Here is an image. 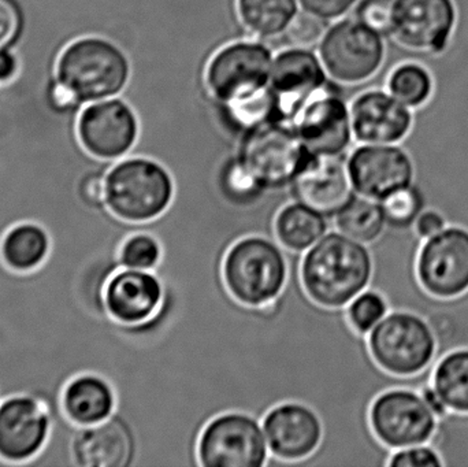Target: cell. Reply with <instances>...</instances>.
Segmentation results:
<instances>
[{"label":"cell","mask_w":468,"mask_h":467,"mask_svg":"<svg viewBox=\"0 0 468 467\" xmlns=\"http://www.w3.org/2000/svg\"><path fill=\"white\" fill-rule=\"evenodd\" d=\"M236 10L247 32L267 40L283 36L300 5L299 0H236Z\"/></svg>","instance_id":"obj_25"},{"label":"cell","mask_w":468,"mask_h":467,"mask_svg":"<svg viewBox=\"0 0 468 467\" xmlns=\"http://www.w3.org/2000/svg\"><path fill=\"white\" fill-rule=\"evenodd\" d=\"M354 139L362 144H399L412 129L411 109L388 90L360 93L351 106Z\"/></svg>","instance_id":"obj_21"},{"label":"cell","mask_w":468,"mask_h":467,"mask_svg":"<svg viewBox=\"0 0 468 467\" xmlns=\"http://www.w3.org/2000/svg\"><path fill=\"white\" fill-rule=\"evenodd\" d=\"M270 450L267 466H299L315 454L324 440V422L305 403L282 402L261 419Z\"/></svg>","instance_id":"obj_13"},{"label":"cell","mask_w":468,"mask_h":467,"mask_svg":"<svg viewBox=\"0 0 468 467\" xmlns=\"http://www.w3.org/2000/svg\"><path fill=\"white\" fill-rule=\"evenodd\" d=\"M373 274L370 247L338 230L327 232L303 254L300 262L305 293L324 309H346L370 288Z\"/></svg>","instance_id":"obj_2"},{"label":"cell","mask_w":468,"mask_h":467,"mask_svg":"<svg viewBox=\"0 0 468 467\" xmlns=\"http://www.w3.org/2000/svg\"><path fill=\"white\" fill-rule=\"evenodd\" d=\"M294 202L303 203L335 218L355 196L348 170V155H313L289 186Z\"/></svg>","instance_id":"obj_17"},{"label":"cell","mask_w":468,"mask_h":467,"mask_svg":"<svg viewBox=\"0 0 468 467\" xmlns=\"http://www.w3.org/2000/svg\"><path fill=\"white\" fill-rule=\"evenodd\" d=\"M433 90L431 71L418 63L398 66L388 79V90L410 109H418L428 103Z\"/></svg>","instance_id":"obj_29"},{"label":"cell","mask_w":468,"mask_h":467,"mask_svg":"<svg viewBox=\"0 0 468 467\" xmlns=\"http://www.w3.org/2000/svg\"><path fill=\"white\" fill-rule=\"evenodd\" d=\"M388 467H445L441 455L431 444L396 450Z\"/></svg>","instance_id":"obj_35"},{"label":"cell","mask_w":468,"mask_h":467,"mask_svg":"<svg viewBox=\"0 0 468 467\" xmlns=\"http://www.w3.org/2000/svg\"><path fill=\"white\" fill-rule=\"evenodd\" d=\"M388 228L399 232L414 229L418 217L426 210V200L422 191L415 186H406L393 192L381 200Z\"/></svg>","instance_id":"obj_30"},{"label":"cell","mask_w":468,"mask_h":467,"mask_svg":"<svg viewBox=\"0 0 468 467\" xmlns=\"http://www.w3.org/2000/svg\"><path fill=\"white\" fill-rule=\"evenodd\" d=\"M49 251L46 230L35 224H21L5 233L2 258L11 271H29L38 268Z\"/></svg>","instance_id":"obj_28"},{"label":"cell","mask_w":468,"mask_h":467,"mask_svg":"<svg viewBox=\"0 0 468 467\" xmlns=\"http://www.w3.org/2000/svg\"><path fill=\"white\" fill-rule=\"evenodd\" d=\"M51 428L48 405L30 395L8 398L0 405V458L27 462L46 444Z\"/></svg>","instance_id":"obj_19"},{"label":"cell","mask_w":468,"mask_h":467,"mask_svg":"<svg viewBox=\"0 0 468 467\" xmlns=\"http://www.w3.org/2000/svg\"><path fill=\"white\" fill-rule=\"evenodd\" d=\"M374 436L388 449L431 444L439 428V417L420 391L392 388L381 392L368 413Z\"/></svg>","instance_id":"obj_10"},{"label":"cell","mask_w":468,"mask_h":467,"mask_svg":"<svg viewBox=\"0 0 468 467\" xmlns=\"http://www.w3.org/2000/svg\"><path fill=\"white\" fill-rule=\"evenodd\" d=\"M175 195L172 172L150 156H125L106 173L107 210L121 221H154L169 210Z\"/></svg>","instance_id":"obj_4"},{"label":"cell","mask_w":468,"mask_h":467,"mask_svg":"<svg viewBox=\"0 0 468 467\" xmlns=\"http://www.w3.org/2000/svg\"><path fill=\"white\" fill-rule=\"evenodd\" d=\"M81 147L99 161H120L136 147L140 122L133 107L121 98L87 104L77 120Z\"/></svg>","instance_id":"obj_11"},{"label":"cell","mask_w":468,"mask_h":467,"mask_svg":"<svg viewBox=\"0 0 468 467\" xmlns=\"http://www.w3.org/2000/svg\"><path fill=\"white\" fill-rule=\"evenodd\" d=\"M19 73V59L13 49H0V85L10 84Z\"/></svg>","instance_id":"obj_40"},{"label":"cell","mask_w":468,"mask_h":467,"mask_svg":"<svg viewBox=\"0 0 468 467\" xmlns=\"http://www.w3.org/2000/svg\"><path fill=\"white\" fill-rule=\"evenodd\" d=\"M292 254L277 239L245 236L225 255L222 276L230 295L241 304L264 307L277 301L291 277Z\"/></svg>","instance_id":"obj_3"},{"label":"cell","mask_w":468,"mask_h":467,"mask_svg":"<svg viewBox=\"0 0 468 467\" xmlns=\"http://www.w3.org/2000/svg\"><path fill=\"white\" fill-rule=\"evenodd\" d=\"M346 310L352 328L363 336H367L390 312L384 295L371 288L357 295Z\"/></svg>","instance_id":"obj_32"},{"label":"cell","mask_w":468,"mask_h":467,"mask_svg":"<svg viewBox=\"0 0 468 467\" xmlns=\"http://www.w3.org/2000/svg\"><path fill=\"white\" fill-rule=\"evenodd\" d=\"M270 457L261 421L244 411L214 417L197 441L200 467H264Z\"/></svg>","instance_id":"obj_9"},{"label":"cell","mask_w":468,"mask_h":467,"mask_svg":"<svg viewBox=\"0 0 468 467\" xmlns=\"http://www.w3.org/2000/svg\"><path fill=\"white\" fill-rule=\"evenodd\" d=\"M417 276L426 292L452 299L468 291V230L448 225L426 239L417 260Z\"/></svg>","instance_id":"obj_14"},{"label":"cell","mask_w":468,"mask_h":467,"mask_svg":"<svg viewBox=\"0 0 468 467\" xmlns=\"http://www.w3.org/2000/svg\"><path fill=\"white\" fill-rule=\"evenodd\" d=\"M327 77L335 84L357 85L373 79L385 62L384 36L356 18L330 24L318 47Z\"/></svg>","instance_id":"obj_7"},{"label":"cell","mask_w":468,"mask_h":467,"mask_svg":"<svg viewBox=\"0 0 468 467\" xmlns=\"http://www.w3.org/2000/svg\"><path fill=\"white\" fill-rule=\"evenodd\" d=\"M396 0H359L355 18L385 38L392 37Z\"/></svg>","instance_id":"obj_34"},{"label":"cell","mask_w":468,"mask_h":467,"mask_svg":"<svg viewBox=\"0 0 468 467\" xmlns=\"http://www.w3.org/2000/svg\"><path fill=\"white\" fill-rule=\"evenodd\" d=\"M338 232L360 243H376L388 229L387 217L378 200L355 194L346 207L333 218Z\"/></svg>","instance_id":"obj_27"},{"label":"cell","mask_w":468,"mask_h":467,"mask_svg":"<svg viewBox=\"0 0 468 467\" xmlns=\"http://www.w3.org/2000/svg\"><path fill=\"white\" fill-rule=\"evenodd\" d=\"M330 219L300 202L286 203L275 217L278 243L291 252L304 254L329 232Z\"/></svg>","instance_id":"obj_24"},{"label":"cell","mask_w":468,"mask_h":467,"mask_svg":"<svg viewBox=\"0 0 468 467\" xmlns=\"http://www.w3.org/2000/svg\"><path fill=\"white\" fill-rule=\"evenodd\" d=\"M330 22L305 10H299L293 21L283 33L291 47L313 49L319 47Z\"/></svg>","instance_id":"obj_33"},{"label":"cell","mask_w":468,"mask_h":467,"mask_svg":"<svg viewBox=\"0 0 468 467\" xmlns=\"http://www.w3.org/2000/svg\"><path fill=\"white\" fill-rule=\"evenodd\" d=\"M348 170L355 192L384 200L415 181L414 159L398 144H363L348 155Z\"/></svg>","instance_id":"obj_15"},{"label":"cell","mask_w":468,"mask_h":467,"mask_svg":"<svg viewBox=\"0 0 468 467\" xmlns=\"http://www.w3.org/2000/svg\"><path fill=\"white\" fill-rule=\"evenodd\" d=\"M24 29V16L16 0H0V49L13 48Z\"/></svg>","instance_id":"obj_36"},{"label":"cell","mask_w":468,"mask_h":467,"mask_svg":"<svg viewBox=\"0 0 468 467\" xmlns=\"http://www.w3.org/2000/svg\"><path fill=\"white\" fill-rule=\"evenodd\" d=\"M366 337L371 356L382 370L409 377V388L415 391L425 388L437 354V339L425 318L392 310Z\"/></svg>","instance_id":"obj_5"},{"label":"cell","mask_w":468,"mask_h":467,"mask_svg":"<svg viewBox=\"0 0 468 467\" xmlns=\"http://www.w3.org/2000/svg\"><path fill=\"white\" fill-rule=\"evenodd\" d=\"M326 70L313 49L289 47L274 55L270 88L278 107V121L291 125L303 104L327 84Z\"/></svg>","instance_id":"obj_18"},{"label":"cell","mask_w":468,"mask_h":467,"mask_svg":"<svg viewBox=\"0 0 468 467\" xmlns=\"http://www.w3.org/2000/svg\"><path fill=\"white\" fill-rule=\"evenodd\" d=\"M164 295V282L155 271L120 268L104 284L101 299L114 323L134 326L155 317Z\"/></svg>","instance_id":"obj_20"},{"label":"cell","mask_w":468,"mask_h":467,"mask_svg":"<svg viewBox=\"0 0 468 467\" xmlns=\"http://www.w3.org/2000/svg\"><path fill=\"white\" fill-rule=\"evenodd\" d=\"M429 380L448 411L468 414V348L442 356L431 370Z\"/></svg>","instance_id":"obj_26"},{"label":"cell","mask_w":468,"mask_h":467,"mask_svg":"<svg viewBox=\"0 0 468 467\" xmlns=\"http://www.w3.org/2000/svg\"><path fill=\"white\" fill-rule=\"evenodd\" d=\"M80 199L95 210H107L106 173L90 172L84 175L79 186Z\"/></svg>","instance_id":"obj_37"},{"label":"cell","mask_w":468,"mask_h":467,"mask_svg":"<svg viewBox=\"0 0 468 467\" xmlns=\"http://www.w3.org/2000/svg\"><path fill=\"white\" fill-rule=\"evenodd\" d=\"M117 392L103 376L87 375L73 378L62 394L66 416L79 427L106 421L117 411Z\"/></svg>","instance_id":"obj_23"},{"label":"cell","mask_w":468,"mask_h":467,"mask_svg":"<svg viewBox=\"0 0 468 467\" xmlns=\"http://www.w3.org/2000/svg\"><path fill=\"white\" fill-rule=\"evenodd\" d=\"M236 156L267 189L285 191L311 154L291 125L271 122L242 136Z\"/></svg>","instance_id":"obj_6"},{"label":"cell","mask_w":468,"mask_h":467,"mask_svg":"<svg viewBox=\"0 0 468 467\" xmlns=\"http://www.w3.org/2000/svg\"><path fill=\"white\" fill-rule=\"evenodd\" d=\"M456 21L453 0H396L392 37L411 51L441 54Z\"/></svg>","instance_id":"obj_16"},{"label":"cell","mask_w":468,"mask_h":467,"mask_svg":"<svg viewBox=\"0 0 468 467\" xmlns=\"http://www.w3.org/2000/svg\"><path fill=\"white\" fill-rule=\"evenodd\" d=\"M164 257L161 241L148 232H137L128 236L121 244V268L134 271H155Z\"/></svg>","instance_id":"obj_31"},{"label":"cell","mask_w":468,"mask_h":467,"mask_svg":"<svg viewBox=\"0 0 468 467\" xmlns=\"http://www.w3.org/2000/svg\"><path fill=\"white\" fill-rule=\"evenodd\" d=\"M131 60L109 38L85 36L69 43L58 57L49 101L59 111L117 98L128 87Z\"/></svg>","instance_id":"obj_1"},{"label":"cell","mask_w":468,"mask_h":467,"mask_svg":"<svg viewBox=\"0 0 468 467\" xmlns=\"http://www.w3.org/2000/svg\"><path fill=\"white\" fill-rule=\"evenodd\" d=\"M357 3L359 0H299L302 10L329 22L346 16L352 8L356 7Z\"/></svg>","instance_id":"obj_38"},{"label":"cell","mask_w":468,"mask_h":467,"mask_svg":"<svg viewBox=\"0 0 468 467\" xmlns=\"http://www.w3.org/2000/svg\"><path fill=\"white\" fill-rule=\"evenodd\" d=\"M71 455L79 466L132 467L139 443L131 422L115 411L106 421L81 427L71 441Z\"/></svg>","instance_id":"obj_22"},{"label":"cell","mask_w":468,"mask_h":467,"mask_svg":"<svg viewBox=\"0 0 468 467\" xmlns=\"http://www.w3.org/2000/svg\"><path fill=\"white\" fill-rule=\"evenodd\" d=\"M447 227V221H445L444 216H442L441 213L433 210V208H426V210L418 217L417 222H415L414 225V230L418 238L425 241L426 239L437 235V233L441 232V230L445 229Z\"/></svg>","instance_id":"obj_39"},{"label":"cell","mask_w":468,"mask_h":467,"mask_svg":"<svg viewBox=\"0 0 468 467\" xmlns=\"http://www.w3.org/2000/svg\"><path fill=\"white\" fill-rule=\"evenodd\" d=\"M291 126L313 155H346L354 140L351 109L329 82L303 104Z\"/></svg>","instance_id":"obj_12"},{"label":"cell","mask_w":468,"mask_h":467,"mask_svg":"<svg viewBox=\"0 0 468 467\" xmlns=\"http://www.w3.org/2000/svg\"><path fill=\"white\" fill-rule=\"evenodd\" d=\"M274 54L263 41L236 40L221 47L206 65L203 82L216 104L247 98L269 87Z\"/></svg>","instance_id":"obj_8"}]
</instances>
